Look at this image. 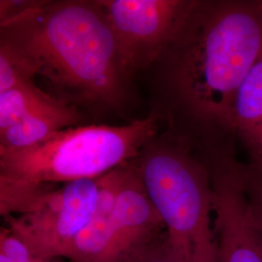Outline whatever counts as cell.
Returning a JSON list of instances; mask_svg holds the SVG:
<instances>
[{
    "instance_id": "1",
    "label": "cell",
    "mask_w": 262,
    "mask_h": 262,
    "mask_svg": "<svg viewBox=\"0 0 262 262\" xmlns=\"http://www.w3.org/2000/svg\"><path fill=\"white\" fill-rule=\"evenodd\" d=\"M262 51V0H195L159 60L179 110L204 130L233 133L238 92Z\"/></svg>"
},
{
    "instance_id": "5",
    "label": "cell",
    "mask_w": 262,
    "mask_h": 262,
    "mask_svg": "<svg viewBox=\"0 0 262 262\" xmlns=\"http://www.w3.org/2000/svg\"><path fill=\"white\" fill-rule=\"evenodd\" d=\"M97 179L53 188L26 211L5 216V227L39 258L66 257L71 244L89 224L98 200Z\"/></svg>"
},
{
    "instance_id": "2",
    "label": "cell",
    "mask_w": 262,
    "mask_h": 262,
    "mask_svg": "<svg viewBox=\"0 0 262 262\" xmlns=\"http://www.w3.org/2000/svg\"><path fill=\"white\" fill-rule=\"evenodd\" d=\"M0 49L68 101L114 109L124 100L127 77L99 1H39L0 24Z\"/></svg>"
},
{
    "instance_id": "12",
    "label": "cell",
    "mask_w": 262,
    "mask_h": 262,
    "mask_svg": "<svg viewBox=\"0 0 262 262\" xmlns=\"http://www.w3.org/2000/svg\"><path fill=\"white\" fill-rule=\"evenodd\" d=\"M58 98L40 90L33 81L0 93V132L19 122L28 113L54 104Z\"/></svg>"
},
{
    "instance_id": "6",
    "label": "cell",
    "mask_w": 262,
    "mask_h": 262,
    "mask_svg": "<svg viewBox=\"0 0 262 262\" xmlns=\"http://www.w3.org/2000/svg\"><path fill=\"white\" fill-rule=\"evenodd\" d=\"M195 0H101L127 77L159 61Z\"/></svg>"
},
{
    "instance_id": "8",
    "label": "cell",
    "mask_w": 262,
    "mask_h": 262,
    "mask_svg": "<svg viewBox=\"0 0 262 262\" xmlns=\"http://www.w3.org/2000/svg\"><path fill=\"white\" fill-rule=\"evenodd\" d=\"M115 262H136L166 234L133 164L127 163L113 210Z\"/></svg>"
},
{
    "instance_id": "4",
    "label": "cell",
    "mask_w": 262,
    "mask_h": 262,
    "mask_svg": "<svg viewBox=\"0 0 262 262\" xmlns=\"http://www.w3.org/2000/svg\"><path fill=\"white\" fill-rule=\"evenodd\" d=\"M133 164L180 262H216L213 191L205 161L181 146L150 142Z\"/></svg>"
},
{
    "instance_id": "14",
    "label": "cell",
    "mask_w": 262,
    "mask_h": 262,
    "mask_svg": "<svg viewBox=\"0 0 262 262\" xmlns=\"http://www.w3.org/2000/svg\"><path fill=\"white\" fill-rule=\"evenodd\" d=\"M28 253L19 240L4 226L0 231V262H52Z\"/></svg>"
},
{
    "instance_id": "11",
    "label": "cell",
    "mask_w": 262,
    "mask_h": 262,
    "mask_svg": "<svg viewBox=\"0 0 262 262\" xmlns=\"http://www.w3.org/2000/svg\"><path fill=\"white\" fill-rule=\"evenodd\" d=\"M233 133L247 150V163L262 168V51L237 94Z\"/></svg>"
},
{
    "instance_id": "9",
    "label": "cell",
    "mask_w": 262,
    "mask_h": 262,
    "mask_svg": "<svg viewBox=\"0 0 262 262\" xmlns=\"http://www.w3.org/2000/svg\"><path fill=\"white\" fill-rule=\"evenodd\" d=\"M126 164L97 179L99 192L95 212L71 244L66 258L72 262H115L113 210Z\"/></svg>"
},
{
    "instance_id": "13",
    "label": "cell",
    "mask_w": 262,
    "mask_h": 262,
    "mask_svg": "<svg viewBox=\"0 0 262 262\" xmlns=\"http://www.w3.org/2000/svg\"><path fill=\"white\" fill-rule=\"evenodd\" d=\"M240 174L249 208L262 229V168L240 162Z\"/></svg>"
},
{
    "instance_id": "15",
    "label": "cell",
    "mask_w": 262,
    "mask_h": 262,
    "mask_svg": "<svg viewBox=\"0 0 262 262\" xmlns=\"http://www.w3.org/2000/svg\"><path fill=\"white\" fill-rule=\"evenodd\" d=\"M136 262H180L165 234Z\"/></svg>"
},
{
    "instance_id": "10",
    "label": "cell",
    "mask_w": 262,
    "mask_h": 262,
    "mask_svg": "<svg viewBox=\"0 0 262 262\" xmlns=\"http://www.w3.org/2000/svg\"><path fill=\"white\" fill-rule=\"evenodd\" d=\"M74 106L62 100L28 113L19 122L0 132V150H20L47 140L58 131L80 122Z\"/></svg>"
},
{
    "instance_id": "7",
    "label": "cell",
    "mask_w": 262,
    "mask_h": 262,
    "mask_svg": "<svg viewBox=\"0 0 262 262\" xmlns=\"http://www.w3.org/2000/svg\"><path fill=\"white\" fill-rule=\"evenodd\" d=\"M205 163L213 191L216 262H262V229L244 192L240 162L214 152Z\"/></svg>"
},
{
    "instance_id": "3",
    "label": "cell",
    "mask_w": 262,
    "mask_h": 262,
    "mask_svg": "<svg viewBox=\"0 0 262 262\" xmlns=\"http://www.w3.org/2000/svg\"><path fill=\"white\" fill-rule=\"evenodd\" d=\"M159 116L122 126L83 125L37 145L0 150V213L26 211L56 184L98 179L137 158L159 131Z\"/></svg>"
}]
</instances>
